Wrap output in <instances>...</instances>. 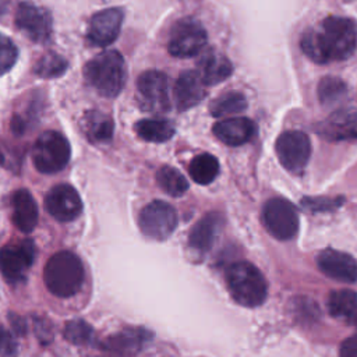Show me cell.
Here are the masks:
<instances>
[{
	"mask_svg": "<svg viewBox=\"0 0 357 357\" xmlns=\"http://www.w3.org/2000/svg\"><path fill=\"white\" fill-rule=\"evenodd\" d=\"M300 47L310 60L318 64L343 61L357 47V25L346 17H326L303 33Z\"/></svg>",
	"mask_w": 357,
	"mask_h": 357,
	"instance_id": "cell-1",
	"label": "cell"
},
{
	"mask_svg": "<svg viewBox=\"0 0 357 357\" xmlns=\"http://www.w3.org/2000/svg\"><path fill=\"white\" fill-rule=\"evenodd\" d=\"M84 78L100 96L116 98L126 84V61L117 50H105L84 66Z\"/></svg>",
	"mask_w": 357,
	"mask_h": 357,
	"instance_id": "cell-2",
	"label": "cell"
},
{
	"mask_svg": "<svg viewBox=\"0 0 357 357\" xmlns=\"http://www.w3.org/2000/svg\"><path fill=\"white\" fill-rule=\"evenodd\" d=\"M85 271L81 259L71 251L53 254L43 269V282L47 290L60 298H67L79 291L84 284Z\"/></svg>",
	"mask_w": 357,
	"mask_h": 357,
	"instance_id": "cell-3",
	"label": "cell"
},
{
	"mask_svg": "<svg viewBox=\"0 0 357 357\" xmlns=\"http://www.w3.org/2000/svg\"><path fill=\"white\" fill-rule=\"evenodd\" d=\"M226 284L231 298L243 307H258L268 296L264 275L248 261H237L227 268Z\"/></svg>",
	"mask_w": 357,
	"mask_h": 357,
	"instance_id": "cell-4",
	"label": "cell"
},
{
	"mask_svg": "<svg viewBox=\"0 0 357 357\" xmlns=\"http://www.w3.org/2000/svg\"><path fill=\"white\" fill-rule=\"evenodd\" d=\"M71 148L67 138L54 130L42 132L32 146V162L40 173L52 174L63 170L70 162Z\"/></svg>",
	"mask_w": 357,
	"mask_h": 357,
	"instance_id": "cell-5",
	"label": "cell"
},
{
	"mask_svg": "<svg viewBox=\"0 0 357 357\" xmlns=\"http://www.w3.org/2000/svg\"><path fill=\"white\" fill-rule=\"evenodd\" d=\"M206 40L208 35L202 24L192 17H184L177 20L172 26L167 50L174 57L188 59L199 54Z\"/></svg>",
	"mask_w": 357,
	"mask_h": 357,
	"instance_id": "cell-6",
	"label": "cell"
},
{
	"mask_svg": "<svg viewBox=\"0 0 357 357\" xmlns=\"http://www.w3.org/2000/svg\"><path fill=\"white\" fill-rule=\"evenodd\" d=\"M138 105L153 114L167 113L172 107L169 96V78L163 71L146 70L137 79Z\"/></svg>",
	"mask_w": 357,
	"mask_h": 357,
	"instance_id": "cell-7",
	"label": "cell"
},
{
	"mask_svg": "<svg viewBox=\"0 0 357 357\" xmlns=\"http://www.w3.org/2000/svg\"><path fill=\"white\" fill-rule=\"evenodd\" d=\"M178 216L176 209L160 199L146 204L138 216V227L146 237L162 241L169 238L177 227Z\"/></svg>",
	"mask_w": 357,
	"mask_h": 357,
	"instance_id": "cell-8",
	"label": "cell"
},
{
	"mask_svg": "<svg viewBox=\"0 0 357 357\" xmlns=\"http://www.w3.org/2000/svg\"><path fill=\"white\" fill-rule=\"evenodd\" d=\"M280 165L293 174H300L307 166L311 156V141L300 130L282 132L275 145Z\"/></svg>",
	"mask_w": 357,
	"mask_h": 357,
	"instance_id": "cell-9",
	"label": "cell"
},
{
	"mask_svg": "<svg viewBox=\"0 0 357 357\" xmlns=\"http://www.w3.org/2000/svg\"><path fill=\"white\" fill-rule=\"evenodd\" d=\"M35 259V245L31 238H24L0 248V273L11 283L18 284L25 280Z\"/></svg>",
	"mask_w": 357,
	"mask_h": 357,
	"instance_id": "cell-10",
	"label": "cell"
},
{
	"mask_svg": "<svg viewBox=\"0 0 357 357\" xmlns=\"http://www.w3.org/2000/svg\"><path fill=\"white\" fill-rule=\"evenodd\" d=\"M262 220L266 230L278 240H290L298 230V213L294 205L283 198L265 202Z\"/></svg>",
	"mask_w": 357,
	"mask_h": 357,
	"instance_id": "cell-11",
	"label": "cell"
},
{
	"mask_svg": "<svg viewBox=\"0 0 357 357\" xmlns=\"http://www.w3.org/2000/svg\"><path fill=\"white\" fill-rule=\"evenodd\" d=\"M15 26L32 42L47 43L52 38V15L31 1H21L15 11Z\"/></svg>",
	"mask_w": 357,
	"mask_h": 357,
	"instance_id": "cell-12",
	"label": "cell"
},
{
	"mask_svg": "<svg viewBox=\"0 0 357 357\" xmlns=\"http://www.w3.org/2000/svg\"><path fill=\"white\" fill-rule=\"evenodd\" d=\"M82 201L77 190L70 184H57L45 197V209L59 222H73L82 212Z\"/></svg>",
	"mask_w": 357,
	"mask_h": 357,
	"instance_id": "cell-13",
	"label": "cell"
},
{
	"mask_svg": "<svg viewBox=\"0 0 357 357\" xmlns=\"http://www.w3.org/2000/svg\"><path fill=\"white\" fill-rule=\"evenodd\" d=\"M123 17V10L117 7L105 8L93 14L86 31L88 42L99 47L112 45L120 33Z\"/></svg>",
	"mask_w": 357,
	"mask_h": 357,
	"instance_id": "cell-14",
	"label": "cell"
},
{
	"mask_svg": "<svg viewBox=\"0 0 357 357\" xmlns=\"http://www.w3.org/2000/svg\"><path fill=\"white\" fill-rule=\"evenodd\" d=\"M317 265L324 275L333 280L343 283L357 282V261L347 252L326 248L318 254Z\"/></svg>",
	"mask_w": 357,
	"mask_h": 357,
	"instance_id": "cell-15",
	"label": "cell"
},
{
	"mask_svg": "<svg viewBox=\"0 0 357 357\" xmlns=\"http://www.w3.org/2000/svg\"><path fill=\"white\" fill-rule=\"evenodd\" d=\"M152 337L153 333L145 328L127 326L109 336L100 347L114 354H137L152 342Z\"/></svg>",
	"mask_w": 357,
	"mask_h": 357,
	"instance_id": "cell-16",
	"label": "cell"
},
{
	"mask_svg": "<svg viewBox=\"0 0 357 357\" xmlns=\"http://www.w3.org/2000/svg\"><path fill=\"white\" fill-rule=\"evenodd\" d=\"M317 131L329 141H347L357 138V110L339 109L324 120Z\"/></svg>",
	"mask_w": 357,
	"mask_h": 357,
	"instance_id": "cell-17",
	"label": "cell"
},
{
	"mask_svg": "<svg viewBox=\"0 0 357 357\" xmlns=\"http://www.w3.org/2000/svg\"><path fill=\"white\" fill-rule=\"evenodd\" d=\"M205 84L194 70L183 71L176 79L173 96L178 112H185L198 105L205 98Z\"/></svg>",
	"mask_w": 357,
	"mask_h": 357,
	"instance_id": "cell-18",
	"label": "cell"
},
{
	"mask_svg": "<svg viewBox=\"0 0 357 357\" xmlns=\"http://www.w3.org/2000/svg\"><path fill=\"white\" fill-rule=\"evenodd\" d=\"M225 225V218L219 212H209L204 215L190 230L188 245L197 252L209 251L219 237Z\"/></svg>",
	"mask_w": 357,
	"mask_h": 357,
	"instance_id": "cell-19",
	"label": "cell"
},
{
	"mask_svg": "<svg viewBox=\"0 0 357 357\" xmlns=\"http://www.w3.org/2000/svg\"><path fill=\"white\" fill-rule=\"evenodd\" d=\"M255 131V124L247 117H230L218 121L213 126L215 137L229 146L244 145L252 139Z\"/></svg>",
	"mask_w": 357,
	"mask_h": 357,
	"instance_id": "cell-20",
	"label": "cell"
},
{
	"mask_svg": "<svg viewBox=\"0 0 357 357\" xmlns=\"http://www.w3.org/2000/svg\"><path fill=\"white\" fill-rule=\"evenodd\" d=\"M11 208L15 227L22 233H31L36 227L39 218L38 205L32 194L25 188L14 191L11 195Z\"/></svg>",
	"mask_w": 357,
	"mask_h": 357,
	"instance_id": "cell-21",
	"label": "cell"
},
{
	"mask_svg": "<svg viewBox=\"0 0 357 357\" xmlns=\"http://www.w3.org/2000/svg\"><path fill=\"white\" fill-rule=\"evenodd\" d=\"M197 71L205 85H216L231 75L233 64L225 54L216 50H206L198 61Z\"/></svg>",
	"mask_w": 357,
	"mask_h": 357,
	"instance_id": "cell-22",
	"label": "cell"
},
{
	"mask_svg": "<svg viewBox=\"0 0 357 357\" xmlns=\"http://www.w3.org/2000/svg\"><path fill=\"white\" fill-rule=\"evenodd\" d=\"M82 132L92 144H105L112 139L114 131L113 119L99 110H88L81 120Z\"/></svg>",
	"mask_w": 357,
	"mask_h": 357,
	"instance_id": "cell-23",
	"label": "cell"
},
{
	"mask_svg": "<svg viewBox=\"0 0 357 357\" xmlns=\"http://www.w3.org/2000/svg\"><path fill=\"white\" fill-rule=\"evenodd\" d=\"M137 135L146 142H166L173 138L174 126L166 119H142L134 126Z\"/></svg>",
	"mask_w": 357,
	"mask_h": 357,
	"instance_id": "cell-24",
	"label": "cell"
},
{
	"mask_svg": "<svg viewBox=\"0 0 357 357\" xmlns=\"http://www.w3.org/2000/svg\"><path fill=\"white\" fill-rule=\"evenodd\" d=\"M328 311L333 318L351 322L357 312V293L353 290H333L328 297Z\"/></svg>",
	"mask_w": 357,
	"mask_h": 357,
	"instance_id": "cell-25",
	"label": "cell"
},
{
	"mask_svg": "<svg viewBox=\"0 0 357 357\" xmlns=\"http://www.w3.org/2000/svg\"><path fill=\"white\" fill-rule=\"evenodd\" d=\"M188 173L191 178L202 185L212 183L219 174V162L211 153L197 155L188 167Z\"/></svg>",
	"mask_w": 357,
	"mask_h": 357,
	"instance_id": "cell-26",
	"label": "cell"
},
{
	"mask_svg": "<svg viewBox=\"0 0 357 357\" xmlns=\"http://www.w3.org/2000/svg\"><path fill=\"white\" fill-rule=\"evenodd\" d=\"M247 109V99L241 92L230 91L215 98L209 105V112L213 117H225L241 113Z\"/></svg>",
	"mask_w": 357,
	"mask_h": 357,
	"instance_id": "cell-27",
	"label": "cell"
},
{
	"mask_svg": "<svg viewBox=\"0 0 357 357\" xmlns=\"http://www.w3.org/2000/svg\"><path fill=\"white\" fill-rule=\"evenodd\" d=\"M158 185L170 197H181L188 190L187 178L172 166H162L156 172Z\"/></svg>",
	"mask_w": 357,
	"mask_h": 357,
	"instance_id": "cell-28",
	"label": "cell"
},
{
	"mask_svg": "<svg viewBox=\"0 0 357 357\" xmlns=\"http://www.w3.org/2000/svg\"><path fill=\"white\" fill-rule=\"evenodd\" d=\"M347 95V85L339 77H324L318 84V98L324 106H335Z\"/></svg>",
	"mask_w": 357,
	"mask_h": 357,
	"instance_id": "cell-29",
	"label": "cell"
},
{
	"mask_svg": "<svg viewBox=\"0 0 357 357\" xmlns=\"http://www.w3.org/2000/svg\"><path fill=\"white\" fill-rule=\"evenodd\" d=\"M68 67V61L56 52H46L33 66L35 75L50 79L57 78L66 73Z\"/></svg>",
	"mask_w": 357,
	"mask_h": 357,
	"instance_id": "cell-30",
	"label": "cell"
},
{
	"mask_svg": "<svg viewBox=\"0 0 357 357\" xmlns=\"http://www.w3.org/2000/svg\"><path fill=\"white\" fill-rule=\"evenodd\" d=\"M64 339L75 346H89L95 340L92 326L84 319H71L64 326Z\"/></svg>",
	"mask_w": 357,
	"mask_h": 357,
	"instance_id": "cell-31",
	"label": "cell"
},
{
	"mask_svg": "<svg viewBox=\"0 0 357 357\" xmlns=\"http://www.w3.org/2000/svg\"><path fill=\"white\" fill-rule=\"evenodd\" d=\"M18 59V49L14 42L0 33V75L10 71Z\"/></svg>",
	"mask_w": 357,
	"mask_h": 357,
	"instance_id": "cell-32",
	"label": "cell"
},
{
	"mask_svg": "<svg viewBox=\"0 0 357 357\" xmlns=\"http://www.w3.org/2000/svg\"><path fill=\"white\" fill-rule=\"evenodd\" d=\"M301 204L305 209L311 212H324V211H333L342 204V199L335 198H303Z\"/></svg>",
	"mask_w": 357,
	"mask_h": 357,
	"instance_id": "cell-33",
	"label": "cell"
},
{
	"mask_svg": "<svg viewBox=\"0 0 357 357\" xmlns=\"http://www.w3.org/2000/svg\"><path fill=\"white\" fill-rule=\"evenodd\" d=\"M33 332L42 344H49L53 340L52 324L43 317H33Z\"/></svg>",
	"mask_w": 357,
	"mask_h": 357,
	"instance_id": "cell-34",
	"label": "cell"
},
{
	"mask_svg": "<svg viewBox=\"0 0 357 357\" xmlns=\"http://www.w3.org/2000/svg\"><path fill=\"white\" fill-rule=\"evenodd\" d=\"M18 353L17 342L14 337L0 326V354L1 356H15Z\"/></svg>",
	"mask_w": 357,
	"mask_h": 357,
	"instance_id": "cell-35",
	"label": "cell"
},
{
	"mask_svg": "<svg viewBox=\"0 0 357 357\" xmlns=\"http://www.w3.org/2000/svg\"><path fill=\"white\" fill-rule=\"evenodd\" d=\"M8 322H10L11 328H13V331L15 332V335L25 336V333L28 331V325H26V321L21 315L10 312L8 314Z\"/></svg>",
	"mask_w": 357,
	"mask_h": 357,
	"instance_id": "cell-36",
	"label": "cell"
},
{
	"mask_svg": "<svg viewBox=\"0 0 357 357\" xmlns=\"http://www.w3.org/2000/svg\"><path fill=\"white\" fill-rule=\"evenodd\" d=\"M342 356H346V357H354L357 356V335L351 336V337H347L342 346H340V351H339Z\"/></svg>",
	"mask_w": 357,
	"mask_h": 357,
	"instance_id": "cell-37",
	"label": "cell"
},
{
	"mask_svg": "<svg viewBox=\"0 0 357 357\" xmlns=\"http://www.w3.org/2000/svg\"><path fill=\"white\" fill-rule=\"evenodd\" d=\"M8 3H10V0H0V15L7 10Z\"/></svg>",
	"mask_w": 357,
	"mask_h": 357,
	"instance_id": "cell-38",
	"label": "cell"
},
{
	"mask_svg": "<svg viewBox=\"0 0 357 357\" xmlns=\"http://www.w3.org/2000/svg\"><path fill=\"white\" fill-rule=\"evenodd\" d=\"M351 324H354V325L357 326V312L354 314V317H353V319H351Z\"/></svg>",
	"mask_w": 357,
	"mask_h": 357,
	"instance_id": "cell-39",
	"label": "cell"
},
{
	"mask_svg": "<svg viewBox=\"0 0 357 357\" xmlns=\"http://www.w3.org/2000/svg\"><path fill=\"white\" fill-rule=\"evenodd\" d=\"M0 163H3V155H1V152H0Z\"/></svg>",
	"mask_w": 357,
	"mask_h": 357,
	"instance_id": "cell-40",
	"label": "cell"
}]
</instances>
